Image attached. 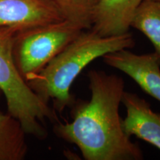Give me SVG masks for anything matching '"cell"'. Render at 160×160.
<instances>
[{"label":"cell","instance_id":"obj_6","mask_svg":"<svg viewBox=\"0 0 160 160\" xmlns=\"http://www.w3.org/2000/svg\"><path fill=\"white\" fill-rule=\"evenodd\" d=\"M63 19L51 0H0V28L19 31Z\"/></svg>","mask_w":160,"mask_h":160},{"label":"cell","instance_id":"obj_13","mask_svg":"<svg viewBox=\"0 0 160 160\" xmlns=\"http://www.w3.org/2000/svg\"><path fill=\"white\" fill-rule=\"evenodd\" d=\"M155 1H159V2H160V0H155Z\"/></svg>","mask_w":160,"mask_h":160},{"label":"cell","instance_id":"obj_1","mask_svg":"<svg viewBox=\"0 0 160 160\" xmlns=\"http://www.w3.org/2000/svg\"><path fill=\"white\" fill-rule=\"evenodd\" d=\"M91 97L76 99L71 109V121L55 122L58 138L77 145L86 160H141L142 151L122 129L119 113L125 90L123 79L105 71L88 73Z\"/></svg>","mask_w":160,"mask_h":160},{"label":"cell","instance_id":"obj_8","mask_svg":"<svg viewBox=\"0 0 160 160\" xmlns=\"http://www.w3.org/2000/svg\"><path fill=\"white\" fill-rule=\"evenodd\" d=\"M143 0H99L92 17L91 30L102 37L128 32L134 12Z\"/></svg>","mask_w":160,"mask_h":160},{"label":"cell","instance_id":"obj_3","mask_svg":"<svg viewBox=\"0 0 160 160\" xmlns=\"http://www.w3.org/2000/svg\"><path fill=\"white\" fill-rule=\"evenodd\" d=\"M12 28H0V91L8 113L17 119L27 135L39 140L48 137L45 122L59 121L57 112L32 91L18 71L13 56L16 33Z\"/></svg>","mask_w":160,"mask_h":160},{"label":"cell","instance_id":"obj_10","mask_svg":"<svg viewBox=\"0 0 160 160\" xmlns=\"http://www.w3.org/2000/svg\"><path fill=\"white\" fill-rule=\"evenodd\" d=\"M130 26L148 38L160 56V2L143 0L134 12Z\"/></svg>","mask_w":160,"mask_h":160},{"label":"cell","instance_id":"obj_9","mask_svg":"<svg viewBox=\"0 0 160 160\" xmlns=\"http://www.w3.org/2000/svg\"><path fill=\"white\" fill-rule=\"evenodd\" d=\"M26 133L17 119L0 112V160H23L28 146Z\"/></svg>","mask_w":160,"mask_h":160},{"label":"cell","instance_id":"obj_11","mask_svg":"<svg viewBox=\"0 0 160 160\" xmlns=\"http://www.w3.org/2000/svg\"><path fill=\"white\" fill-rule=\"evenodd\" d=\"M64 19L77 24L83 30L92 26V17L99 0H51Z\"/></svg>","mask_w":160,"mask_h":160},{"label":"cell","instance_id":"obj_5","mask_svg":"<svg viewBox=\"0 0 160 160\" xmlns=\"http://www.w3.org/2000/svg\"><path fill=\"white\" fill-rule=\"evenodd\" d=\"M106 65L129 76L146 93L160 102V56L156 52L136 54L128 49L107 53Z\"/></svg>","mask_w":160,"mask_h":160},{"label":"cell","instance_id":"obj_4","mask_svg":"<svg viewBox=\"0 0 160 160\" xmlns=\"http://www.w3.org/2000/svg\"><path fill=\"white\" fill-rule=\"evenodd\" d=\"M84 30L63 19L18 31L13 56L18 71L25 81L42 71Z\"/></svg>","mask_w":160,"mask_h":160},{"label":"cell","instance_id":"obj_12","mask_svg":"<svg viewBox=\"0 0 160 160\" xmlns=\"http://www.w3.org/2000/svg\"><path fill=\"white\" fill-rule=\"evenodd\" d=\"M2 94V92H1V91H0V97H1V95Z\"/></svg>","mask_w":160,"mask_h":160},{"label":"cell","instance_id":"obj_7","mask_svg":"<svg viewBox=\"0 0 160 160\" xmlns=\"http://www.w3.org/2000/svg\"><path fill=\"white\" fill-rule=\"evenodd\" d=\"M122 103L127 112L122 122L125 134L135 136L160 150V113L153 111L145 99L129 91H124Z\"/></svg>","mask_w":160,"mask_h":160},{"label":"cell","instance_id":"obj_2","mask_svg":"<svg viewBox=\"0 0 160 160\" xmlns=\"http://www.w3.org/2000/svg\"><path fill=\"white\" fill-rule=\"evenodd\" d=\"M128 32L122 35L102 37L89 29L84 31L44 68L30 77L27 83L44 102L52 101L56 112L71 108L76 98L71 87L82 71L92 62L107 53L134 47Z\"/></svg>","mask_w":160,"mask_h":160}]
</instances>
